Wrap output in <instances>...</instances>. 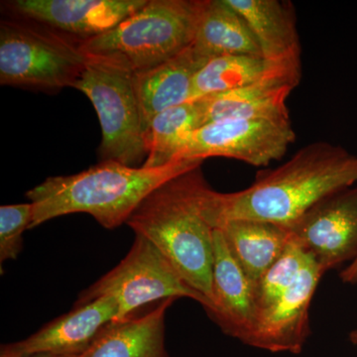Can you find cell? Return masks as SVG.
Listing matches in <instances>:
<instances>
[{
  "instance_id": "22",
  "label": "cell",
  "mask_w": 357,
  "mask_h": 357,
  "mask_svg": "<svg viewBox=\"0 0 357 357\" xmlns=\"http://www.w3.org/2000/svg\"><path fill=\"white\" fill-rule=\"evenodd\" d=\"M309 257L310 255L297 244L290 241L281 257L255 284L256 316L258 312L271 306L292 285Z\"/></svg>"
},
{
  "instance_id": "24",
  "label": "cell",
  "mask_w": 357,
  "mask_h": 357,
  "mask_svg": "<svg viewBox=\"0 0 357 357\" xmlns=\"http://www.w3.org/2000/svg\"><path fill=\"white\" fill-rule=\"evenodd\" d=\"M340 277L344 283H356L357 281V256L352 260L351 264L342 272Z\"/></svg>"
},
{
  "instance_id": "12",
  "label": "cell",
  "mask_w": 357,
  "mask_h": 357,
  "mask_svg": "<svg viewBox=\"0 0 357 357\" xmlns=\"http://www.w3.org/2000/svg\"><path fill=\"white\" fill-rule=\"evenodd\" d=\"M147 0H16V13L60 31L93 38L146 4Z\"/></svg>"
},
{
  "instance_id": "18",
  "label": "cell",
  "mask_w": 357,
  "mask_h": 357,
  "mask_svg": "<svg viewBox=\"0 0 357 357\" xmlns=\"http://www.w3.org/2000/svg\"><path fill=\"white\" fill-rule=\"evenodd\" d=\"M239 266L255 286L290 243L285 225L257 220H236L218 229Z\"/></svg>"
},
{
  "instance_id": "17",
  "label": "cell",
  "mask_w": 357,
  "mask_h": 357,
  "mask_svg": "<svg viewBox=\"0 0 357 357\" xmlns=\"http://www.w3.org/2000/svg\"><path fill=\"white\" fill-rule=\"evenodd\" d=\"M175 299L162 301L144 316L110 324L91 347L77 357H168L165 314Z\"/></svg>"
},
{
  "instance_id": "5",
  "label": "cell",
  "mask_w": 357,
  "mask_h": 357,
  "mask_svg": "<svg viewBox=\"0 0 357 357\" xmlns=\"http://www.w3.org/2000/svg\"><path fill=\"white\" fill-rule=\"evenodd\" d=\"M89 64L79 44L15 20L0 24V84L58 91L74 88Z\"/></svg>"
},
{
  "instance_id": "11",
  "label": "cell",
  "mask_w": 357,
  "mask_h": 357,
  "mask_svg": "<svg viewBox=\"0 0 357 357\" xmlns=\"http://www.w3.org/2000/svg\"><path fill=\"white\" fill-rule=\"evenodd\" d=\"M119 307L112 297H98L76 307L43 326L31 337L4 345L1 357L38 354L81 356L110 324H114Z\"/></svg>"
},
{
  "instance_id": "4",
  "label": "cell",
  "mask_w": 357,
  "mask_h": 357,
  "mask_svg": "<svg viewBox=\"0 0 357 357\" xmlns=\"http://www.w3.org/2000/svg\"><path fill=\"white\" fill-rule=\"evenodd\" d=\"M208 0H147L114 29L82 40L89 63L131 75L153 69L194 43Z\"/></svg>"
},
{
  "instance_id": "2",
  "label": "cell",
  "mask_w": 357,
  "mask_h": 357,
  "mask_svg": "<svg viewBox=\"0 0 357 357\" xmlns=\"http://www.w3.org/2000/svg\"><path fill=\"white\" fill-rule=\"evenodd\" d=\"M202 166L164 183L134 211L128 225L153 243L188 285L213 309L215 227L208 217L211 192Z\"/></svg>"
},
{
  "instance_id": "3",
  "label": "cell",
  "mask_w": 357,
  "mask_h": 357,
  "mask_svg": "<svg viewBox=\"0 0 357 357\" xmlns=\"http://www.w3.org/2000/svg\"><path fill=\"white\" fill-rule=\"evenodd\" d=\"M203 160H176L160 168L100 161L82 172L46 178L26 196L33 204L31 227L70 213H89L102 227L114 229L128 222L148 195Z\"/></svg>"
},
{
  "instance_id": "14",
  "label": "cell",
  "mask_w": 357,
  "mask_h": 357,
  "mask_svg": "<svg viewBox=\"0 0 357 357\" xmlns=\"http://www.w3.org/2000/svg\"><path fill=\"white\" fill-rule=\"evenodd\" d=\"M213 309L220 328L246 344L255 326V285L234 259L220 229L213 237Z\"/></svg>"
},
{
  "instance_id": "10",
  "label": "cell",
  "mask_w": 357,
  "mask_h": 357,
  "mask_svg": "<svg viewBox=\"0 0 357 357\" xmlns=\"http://www.w3.org/2000/svg\"><path fill=\"white\" fill-rule=\"evenodd\" d=\"M324 270L310 256L292 285L258 312L246 344L271 352L302 351L309 337V310Z\"/></svg>"
},
{
  "instance_id": "16",
  "label": "cell",
  "mask_w": 357,
  "mask_h": 357,
  "mask_svg": "<svg viewBox=\"0 0 357 357\" xmlns=\"http://www.w3.org/2000/svg\"><path fill=\"white\" fill-rule=\"evenodd\" d=\"M248 23L262 57L271 62L301 60L295 10L281 0H227Z\"/></svg>"
},
{
  "instance_id": "19",
  "label": "cell",
  "mask_w": 357,
  "mask_h": 357,
  "mask_svg": "<svg viewBox=\"0 0 357 357\" xmlns=\"http://www.w3.org/2000/svg\"><path fill=\"white\" fill-rule=\"evenodd\" d=\"M192 46L208 60L227 55L262 57L248 23L227 0H208Z\"/></svg>"
},
{
  "instance_id": "21",
  "label": "cell",
  "mask_w": 357,
  "mask_h": 357,
  "mask_svg": "<svg viewBox=\"0 0 357 357\" xmlns=\"http://www.w3.org/2000/svg\"><path fill=\"white\" fill-rule=\"evenodd\" d=\"M203 126L198 100H191L154 117L145 134L147 158L142 167L160 168L178 160V156Z\"/></svg>"
},
{
  "instance_id": "13",
  "label": "cell",
  "mask_w": 357,
  "mask_h": 357,
  "mask_svg": "<svg viewBox=\"0 0 357 357\" xmlns=\"http://www.w3.org/2000/svg\"><path fill=\"white\" fill-rule=\"evenodd\" d=\"M300 79L297 66L250 86L198 98L203 126L223 119H290L287 100Z\"/></svg>"
},
{
  "instance_id": "9",
  "label": "cell",
  "mask_w": 357,
  "mask_h": 357,
  "mask_svg": "<svg viewBox=\"0 0 357 357\" xmlns=\"http://www.w3.org/2000/svg\"><path fill=\"white\" fill-rule=\"evenodd\" d=\"M324 272L357 256V188L330 195L286 225Z\"/></svg>"
},
{
  "instance_id": "25",
  "label": "cell",
  "mask_w": 357,
  "mask_h": 357,
  "mask_svg": "<svg viewBox=\"0 0 357 357\" xmlns=\"http://www.w3.org/2000/svg\"><path fill=\"white\" fill-rule=\"evenodd\" d=\"M24 357H77L72 356H55V354H38V356H24Z\"/></svg>"
},
{
  "instance_id": "20",
  "label": "cell",
  "mask_w": 357,
  "mask_h": 357,
  "mask_svg": "<svg viewBox=\"0 0 357 357\" xmlns=\"http://www.w3.org/2000/svg\"><path fill=\"white\" fill-rule=\"evenodd\" d=\"M297 66H301V60L271 62L250 55L213 58L195 77L192 100L250 86Z\"/></svg>"
},
{
  "instance_id": "23",
  "label": "cell",
  "mask_w": 357,
  "mask_h": 357,
  "mask_svg": "<svg viewBox=\"0 0 357 357\" xmlns=\"http://www.w3.org/2000/svg\"><path fill=\"white\" fill-rule=\"evenodd\" d=\"M32 203L0 206V263L14 260L22 250V236L31 227Z\"/></svg>"
},
{
  "instance_id": "8",
  "label": "cell",
  "mask_w": 357,
  "mask_h": 357,
  "mask_svg": "<svg viewBox=\"0 0 357 357\" xmlns=\"http://www.w3.org/2000/svg\"><path fill=\"white\" fill-rule=\"evenodd\" d=\"M295 140L290 119H223L199 128L178 160L225 157L251 166H267L280 160Z\"/></svg>"
},
{
  "instance_id": "1",
  "label": "cell",
  "mask_w": 357,
  "mask_h": 357,
  "mask_svg": "<svg viewBox=\"0 0 357 357\" xmlns=\"http://www.w3.org/2000/svg\"><path fill=\"white\" fill-rule=\"evenodd\" d=\"M357 183V156L338 145L319 141L292 158L260 172L246 189L213 192L210 218L215 229L230 220L288 225L324 198Z\"/></svg>"
},
{
  "instance_id": "6",
  "label": "cell",
  "mask_w": 357,
  "mask_h": 357,
  "mask_svg": "<svg viewBox=\"0 0 357 357\" xmlns=\"http://www.w3.org/2000/svg\"><path fill=\"white\" fill-rule=\"evenodd\" d=\"M74 89L88 96L100 119V161H117L130 167L144 164L146 128L133 75L89 63Z\"/></svg>"
},
{
  "instance_id": "7",
  "label": "cell",
  "mask_w": 357,
  "mask_h": 357,
  "mask_svg": "<svg viewBox=\"0 0 357 357\" xmlns=\"http://www.w3.org/2000/svg\"><path fill=\"white\" fill-rule=\"evenodd\" d=\"M103 296L112 297L119 307L114 324L134 318L138 309L159 300L190 298L203 305L208 312L211 309L208 301L185 283L161 251L139 236H136L126 258L84 291L77 304Z\"/></svg>"
},
{
  "instance_id": "15",
  "label": "cell",
  "mask_w": 357,
  "mask_h": 357,
  "mask_svg": "<svg viewBox=\"0 0 357 357\" xmlns=\"http://www.w3.org/2000/svg\"><path fill=\"white\" fill-rule=\"evenodd\" d=\"M208 61L192 44L163 64L133 75L146 130L156 115L192 100L195 77Z\"/></svg>"
}]
</instances>
